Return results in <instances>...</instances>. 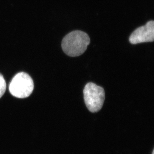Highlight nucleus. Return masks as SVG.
Masks as SVG:
<instances>
[{
    "mask_svg": "<svg viewBox=\"0 0 154 154\" xmlns=\"http://www.w3.org/2000/svg\"><path fill=\"white\" fill-rule=\"evenodd\" d=\"M86 106L90 112H97L102 108L105 100V92L102 87L89 82L83 90Z\"/></svg>",
    "mask_w": 154,
    "mask_h": 154,
    "instance_id": "3",
    "label": "nucleus"
},
{
    "mask_svg": "<svg viewBox=\"0 0 154 154\" xmlns=\"http://www.w3.org/2000/svg\"><path fill=\"white\" fill-rule=\"evenodd\" d=\"M34 82L26 73L21 72L14 77L9 85V90L14 96L19 98L28 97L34 90Z\"/></svg>",
    "mask_w": 154,
    "mask_h": 154,
    "instance_id": "2",
    "label": "nucleus"
},
{
    "mask_svg": "<svg viewBox=\"0 0 154 154\" xmlns=\"http://www.w3.org/2000/svg\"><path fill=\"white\" fill-rule=\"evenodd\" d=\"M154 39V22L150 20L144 26L137 28L129 38L131 44L136 45L143 42H153Z\"/></svg>",
    "mask_w": 154,
    "mask_h": 154,
    "instance_id": "4",
    "label": "nucleus"
},
{
    "mask_svg": "<svg viewBox=\"0 0 154 154\" xmlns=\"http://www.w3.org/2000/svg\"><path fill=\"white\" fill-rule=\"evenodd\" d=\"M6 83L3 76L0 73V98L3 96L6 91Z\"/></svg>",
    "mask_w": 154,
    "mask_h": 154,
    "instance_id": "5",
    "label": "nucleus"
},
{
    "mask_svg": "<svg viewBox=\"0 0 154 154\" xmlns=\"http://www.w3.org/2000/svg\"><path fill=\"white\" fill-rule=\"evenodd\" d=\"M90 42V38L85 32L81 31H72L63 38L61 47L66 55L79 57L85 52Z\"/></svg>",
    "mask_w": 154,
    "mask_h": 154,
    "instance_id": "1",
    "label": "nucleus"
}]
</instances>
